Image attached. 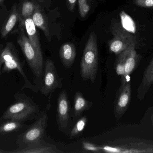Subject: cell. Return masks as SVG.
Returning a JSON list of instances; mask_svg holds the SVG:
<instances>
[{
    "label": "cell",
    "instance_id": "obj_21",
    "mask_svg": "<svg viewBox=\"0 0 153 153\" xmlns=\"http://www.w3.org/2000/svg\"><path fill=\"white\" fill-rule=\"evenodd\" d=\"M127 53L128 49H127L121 53L117 59L115 65L116 73L117 75L121 76V77L124 76L125 74V62Z\"/></svg>",
    "mask_w": 153,
    "mask_h": 153
},
{
    "label": "cell",
    "instance_id": "obj_31",
    "mask_svg": "<svg viewBox=\"0 0 153 153\" xmlns=\"http://www.w3.org/2000/svg\"><path fill=\"white\" fill-rule=\"evenodd\" d=\"M2 1V0H0V1Z\"/></svg>",
    "mask_w": 153,
    "mask_h": 153
},
{
    "label": "cell",
    "instance_id": "obj_4",
    "mask_svg": "<svg viewBox=\"0 0 153 153\" xmlns=\"http://www.w3.org/2000/svg\"><path fill=\"white\" fill-rule=\"evenodd\" d=\"M48 123L47 113L46 111H43L38 116L36 120L19 136L17 141L19 146L18 149H22L29 145L42 141L48 127Z\"/></svg>",
    "mask_w": 153,
    "mask_h": 153
},
{
    "label": "cell",
    "instance_id": "obj_22",
    "mask_svg": "<svg viewBox=\"0 0 153 153\" xmlns=\"http://www.w3.org/2000/svg\"><path fill=\"white\" fill-rule=\"evenodd\" d=\"M82 145L83 147L86 151L94 152H101L102 148L95 146L90 143L83 142Z\"/></svg>",
    "mask_w": 153,
    "mask_h": 153
},
{
    "label": "cell",
    "instance_id": "obj_19",
    "mask_svg": "<svg viewBox=\"0 0 153 153\" xmlns=\"http://www.w3.org/2000/svg\"><path fill=\"white\" fill-rule=\"evenodd\" d=\"M19 15V13L15 7L13 8L12 12L9 17L5 26L3 28L1 33L2 37L4 38L12 30L18 20Z\"/></svg>",
    "mask_w": 153,
    "mask_h": 153
},
{
    "label": "cell",
    "instance_id": "obj_16",
    "mask_svg": "<svg viewBox=\"0 0 153 153\" xmlns=\"http://www.w3.org/2000/svg\"><path fill=\"white\" fill-rule=\"evenodd\" d=\"M23 123L14 120H6L0 124V134H8L17 131L23 127Z\"/></svg>",
    "mask_w": 153,
    "mask_h": 153
},
{
    "label": "cell",
    "instance_id": "obj_26",
    "mask_svg": "<svg viewBox=\"0 0 153 153\" xmlns=\"http://www.w3.org/2000/svg\"><path fill=\"white\" fill-rule=\"evenodd\" d=\"M78 4H79V6L82 5L84 3L86 2V0H78Z\"/></svg>",
    "mask_w": 153,
    "mask_h": 153
},
{
    "label": "cell",
    "instance_id": "obj_12",
    "mask_svg": "<svg viewBox=\"0 0 153 153\" xmlns=\"http://www.w3.org/2000/svg\"><path fill=\"white\" fill-rule=\"evenodd\" d=\"M153 84V60L146 68L142 82L137 90V98L143 100Z\"/></svg>",
    "mask_w": 153,
    "mask_h": 153
},
{
    "label": "cell",
    "instance_id": "obj_2",
    "mask_svg": "<svg viewBox=\"0 0 153 153\" xmlns=\"http://www.w3.org/2000/svg\"><path fill=\"white\" fill-rule=\"evenodd\" d=\"M99 62L97 37L95 32L90 34L83 53L80 64L81 76L84 81L95 82Z\"/></svg>",
    "mask_w": 153,
    "mask_h": 153
},
{
    "label": "cell",
    "instance_id": "obj_14",
    "mask_svg": "<svg viewBox=\"0 0 153 153\" xmlns=\"http://www.w3.org/2000/svg\"><path fill=\"white\" fill-rule=\"evenodd\" d=\"M136 64V60L135 53L133 50L128 49L127 54L125 62V74L124 76L121 77V85H125L127 82L129 81V79L127 77H129L130 75L134 70Z\"/></svg>",
    "mask_w": 153,
    "mask_h": 153
},
{
    "label": "cell",
    "instance_id": "obj_3",
    "mask_svg": "<svg viewBox=\"0 0 153 153\" xmlns=\"http://www.w3.org/2000/svg\"><path fill=\"white\" fill-rule=\"evenodd\" d=\"M0 58L2 62V74L9 73L13 70H17L25 81V84L22 90L29 89L34 91H36V87L32 85L25 74L23 69L24 62H21L18 52L14 47L10 44H7L5 48L2 51Z\"/></svg>",
    "mask_w": 153,
    "mask_h": 153
},
{
    "label": "cell",
    "instance_id": "obj_10",
    "mask_svg": "<svg viewBox=\"0 0 153 153\" xmlns=\"http://www.w3.org/2000/svg\"><path fill=\"white\" fill-rule=\"evenodd\" d=\"M22 23L25 27L28 38L31 45L38 54L43 56L39 37L36 28V27L35 25L32 18L30 17L26 18L22 21Z\"/></svg>",
    "mask_w": 153,
    "mask_h": 153
},
{
    "label": "cell",
    "instance_id": "obj_6",
    "mask_svg": "<svg viewBox=\"0 0 153 153\" xmlns=\"http://www.w3.org/2000/svg\"><path fill=\"white\" fill-rule=\"evenodd\" d=\"M44 67V81L40 91L43 95L48 96L57 88H62V79L58 75L54 63L51 59L46 60Z\"/></svg>",
    "mask_w": 153,
    "mask_h": 153
},
{
    "label": "cell",
    "instance_id": "obj_15",
    "mask_svg": "<svg viewBox=\"0 0 153 153\" xmlns=\"http://www.w3.org/2000/svg\"><path fill=\"white\" fill-rule=\"evenodd\" d=\"M74 116L78 117L82 115V113L89 109L91 106L92 102L88 101L83 97L80 92H76L74 98Z\"/></svg>",
    "mask_w": 153,
    "mask_h": 153
},
{
    "label": "cell",
    "instance_id": "obj_8",
    "mask_svg": "<svg viewBox=\"0 0 153 153\" xmlns=\"http://www.w3.org/2000/svg\"><path fill=\"white\" fill-rule=\"evenodd\" d=\"M131 83L127 82L121 85L118 93L114 107V114L117 120L119 119L127 110L131 98Z\"/></svg>",
    "mask_w": 153,
    "mask_h": 153
},
{
    "label": "cell",
    "instance_id": "obj_25",
    "mask_svg": "<svg viewBox=\"0 0 153 153\" xmlns=\"http://www.w3.org/2000/svg\"><path fill=\"white\" fill-rule=\"evenodd\" d=\"M145 4L147 7H152L153 6V0H146Z\"/></svg>",
    "mask_w": 153,
    "mask_h": 153
},
{
    "label": "cell",
    "instance_id": "obj_9",
    "mask_svg": "<svg viewBox=\"0 0 153 153\" xmlns=\"http://www.w3.org/2000/svg\"><path fill=\"white\" fill-rule=\"evenodd\" d=\"M9 153H61L55 146L44 143L42 141L32 144L22 149H18Z\"/></svg>",
    "mask_w": 153,
    "mask_h": 153
},
{
    "label": "cell",
    "instance_id": "obj_29",
    "mask_svg": "<svg viewBox=\"0 0 153 153\" xmlns=\"http://www.w3.org/2000/svg\"><path fill=\"white\" fill-rule=\"evenodd\" d=\"M152 123L153 124V113L152 115Z\"/></svg>",
    "mask_w": 153,
    "mask_h": 153
},
{
    "label": "cell",
    "instance_id": "obj_5",
    "mask_svg": "<svg viewBox=\"0 0 153 153\" xmlns=\"http://www.w3.org/2000/svg\"><path fill=\"white\" fill-rule=\"evenodd\" d=\"M18 43L36 79H40L44 71L43 57L40 55L33 47L22 29L19 36Z\"/></svg>",
    "mask_w": 153,
    "mask_h": 153
},
{
    "label": "cell",
    "instance_id": "obj_18",
    "mask_svg": "<svg viewBox=\"0 0 153 153\" xmlns=\"http://www.w3.org/2000/svg\"><path fill=\"white\" fill-rule=\"evenodd\" d=\"M38 6V5L34 2L30 1H24L22 4L21 13L19 15L21 16V19L22 21L26 18L31 17Z\"/></svg>",
    "mask_w": 153,
    "mask_h": 153
},
{
    "label": "cell",
    "instance_id": "obj_17",
    "mask_svg": "<svg viewBox=\"0 0 153 153\" xmlns=\"http://www.w3.org/2000/svg\"><path fill=\"white\" fill-rule=\"evenodd\" d=\"M120 15L121 24L124 29L130 33H135L137 31L136 25L133 19L124 11L120 12Z\"/></svg>",
    "mask_w": 153,
    "mask_h": 153
},
{
    "label": "cell",
    "instance_id": "obj_24",
    "mask_svg": "<svg viewBox=\"0 0 153 153\" xmlns=\"http://www.w3.org/2000/svg\"><path fill=\"white\" fill-rule=\"evenodd\" d=\"M77 0H66L68 10L71 12H74Z\"/></svg>",
    "mask_w": 153,
    "mask_h": 153
},
{
    "label": "cell",
    "instance_id": "obj_7",
    "mask_svg": "<svg viewBox=\"0 0 153 153\" xmlns=\"http://www.w3.org/2000/svg\"><path fill=\"white\" fill-rule=\"evenodd\" d=\"M71 106L65 90L62 91L57 100L56 120L58 128L63 133L67 134L71 121Z\"/></svg>",
    "mask_w": 153,
    "mask_h": 153
},
{
    "label": "cell",
    "instance_id": "obj_11",
    "mask_svg": "<svg viewBox=\"0 0 153 153\" xmlns=\"http://www.w3.org/2000/svg\"><path fill=\"white\" fill-rule=\"evenodd\" d=\"M61 61L65 67L70 68L74 63L76 56V49L74 44L65 43L61 46L59 51Z\"/></svg>",
    "mask_w": 153,
    "mask_h": 153
},
{
    "label": "cell",
    "instance_id": "obj_28",
    "mask_svg": "<svg viewBox=\"0 0 153 153\" xmlns=\"http://www.w3.org/2000/svg\"><path fill=\"white\" fill-rule=\"evenodd\" d=\"M9 153V152H7V151H4V150H2V149H0V153Z\"/></svg>",
    "mask_w": 153,
    "mask_h": 153
},
{
    "label": "cell",
    "instance_id": "obj_23",
    "mask_svg": "<svg viewBox=\"0 0 153 153\" xmlns=\"http://www.w3.org/2000/svg\"><path fill=\"white\" fill-rule=\"evenodd\" d=\"M79 8L80 15L82 18H85L90 10V6L87 4V2L79 6Z\"/></svg>",
    "mask_w": 153,
    "mask_h": 153
},
{
    "label": "cell",
    "instance_id": "obj_1",
    "mask_svg": "<svg viewBox=\"0 0 153 153\" xmlns=\"http://www.w3.org/2000/svg\"><path fill=\"white\" fill-rule=\"evenodd\" d=\"M15 102L0 117V124L6 120L25 122L38 117V107L29 97L23 93L14 94Z\"/></svg>",
    "mask_w": 153,
    "mask_h": 153
},
{
    "label": "cell",
    "instance_id": "obj_27",
    "mask_svg": "<svg viewBox=\"0 0 153 153\" xmlns=\"http://www.w3.org/2000/svg\"><path fill=\"white\" fill-rule=\"evenodd\" d=\"M2 62L1 60V58H0V76H1V75L2 74Z\"/></svg>",
    "mask_w": 153,
    "mask_h": 153
},
{
    "label": "cell",
    "instance_id": "obj_20",
    "mask_svg": "<svg viewBox=\"0 0 153 153\" xmlns=\"http://www.w3.org/2000/svg\"><path fill=\"white\" fill-rule=\"evenodd\" d=\"M87 122L88 118L85 116H84L80 118L76 122V124L71 131L70 135L71 138H75L80 135L84 130Z\"/></svg>",
    "mask_w": 153,
    "mask_h": 153
},
{
    "label": "cell",
    "instance_id": "obj_30",
    "mask_svg": "<svg viewBox=\"0 0 153 153\" xmlns=\"http://www.w3.org/2000/svg\"><path fill=\"white\" fill-rule=\"evenodd\" d=\"M2 51V50H1V49H0V56H1V54Z\"/></svg>",
    "mask_w": 153,
    "mask_h": 153
},
{
    "label": "cell",
    "instance_id": "obj_13",
    "mask_svg": "<svg viewBox=\"0 0 153 153\" xmlns=\"http://www.w3.org/2000/svg\"><path fill=\"white\" fill-rule=\"evenodd\" d=\"M32 20L36 27L41 29L43 31L47 39L49 42L51 40L49 27L45 15L41 11L39 6H38L31 16Z\"/></svg>",
    "mask_w": 153,
    "mask_h": 153
}]
</instances>
